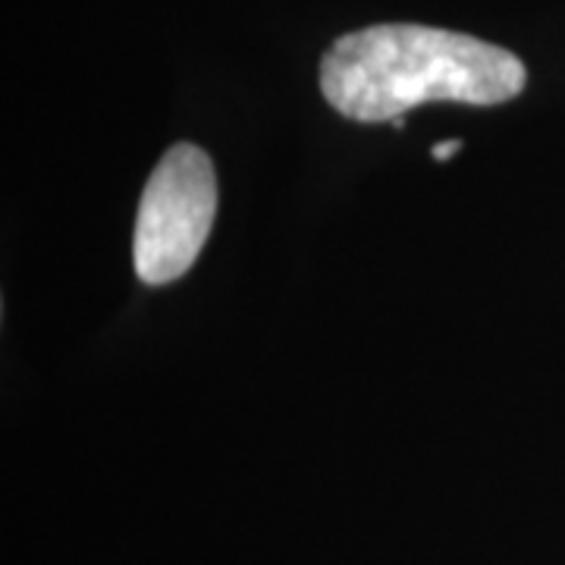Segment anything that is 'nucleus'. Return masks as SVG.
Returning <instances> with one entry per match:
<instances>
[{
	"mask_svg": "<svg viewBox=\"0 0 565 565\" xmlns=\"http://www.w3.org/2000/svg\"><path fill=\"white\" fill-rule=\"evenodd\" d=\"M525 82V63L500 44L405 22L349 32L321 61L327 104L359 122H393L427 102L493 107Z\"/></svg>",
	"mask_w": 565,
	"mask_h": 565,
	"instance_id": "1",
	"label": "nucleus"
},
{
	"mask_svg": "<svg viewBox=\"0 0 565 565\" xmlns=\"http://www.w3.org/2000/svg\"><path fill=\"white\" fill-rule=\"evenodd\" d=\"M214 217V163L199 145H173L141 192L132 236V264L139 280L148 286H167L189 274L211 236Z\"/></svg>",
	"mask_w": 565,
	"mask_h": 565,
	"instance_id": "2",
	"label": "nucleus"
},
{
	"mask_svg": "<svg viewBox=\"0 0 565 565\" xmlns=\"http://www.w3.org/2000/svg\"><path fill=\"white\" fill-rule=\"evenodd\" d=\"M459 151H462V141L449 139L440 141V145H434V148H430V158H434V161H449V158H456Z\"/></svg>",
	"mask_w": 565,
	"mask_h": 565,
	"instance_id": "3",
	"label": "nucleus"
}]
</instances>
